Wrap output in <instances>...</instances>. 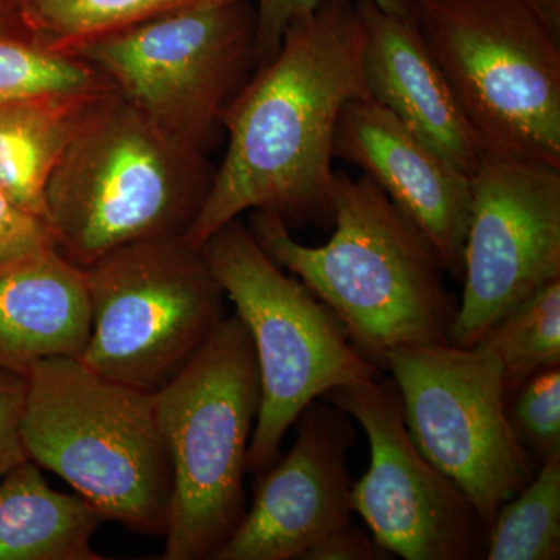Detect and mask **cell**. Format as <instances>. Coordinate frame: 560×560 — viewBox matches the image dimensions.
<instances>
[{"label": "cell", "instance_id": "obj_1", "mask_svg": "<svg viewBox=\"0 0 560 560\" xmlns=\"http://www.w3.org/2000/svg\"><path fill=\"white\" fill-rule=\"evenodd\" d=\"M364 25L353 0H320L224 110L228 149L186 238L201 248L246 210L331 223L334 140L346 103L370 97Z\"/></svg>", "mask_w": 560, "mask_h": 560}, {"label": "cell", "instance_id": "obj_2", "mask_svg": "<svg viewBox=\"0 0 560 560\" xmlns=\"http://www.w3.org/2000/svg\"><path fill=\"white\" fill-rule=\"evenodd\" d=\"M334 234L319 246L291 235L280 217L256 212L249 231L340 320L357 350L385 372L401 346L451 345L458 301L425 238L370 178L335 172Z\"/></svg>", "mask_w": 560, "mask_h": 560}, {"label": "cell", "instance_id": "obj_3", "mask_svg": "<svg viewBox=\"0 0 560 560\" xmlns=\"http://www.w3.org/2000/svg\"><path fill=\"white\" fill-rule=\"evenodd\" d=\"M213 173L206 156L175 145L113 90L47 184L57 248L84 270L131 243L186 237Z\"/></svg>", "mask_w": 560, "mask_h": 560}, {"label": "cell", "instance_id": "obj_4", "mask_svg": "<svg viewBox=\"0 0 560 560\" xmlns=\"http://www.w3.org/2000/svg\"><path fill=\"white\" fill-rule=\"evenodd\" d=\"M25 378L21 434L28 459L62 478L105 521L165 536L173 470L154 394L68 357L39 361Z\"/></svg>", "mask_w": 560, "mask_h": 560}, {"label": "cell", "instance_id": "obj_5", "mask_svg": "<svg viewBox=\"0 0 560 560\" xmlns=\"http://www.w3.org/2000/svg\"><path fill=\"white\" fill-rule=\"evenodd\" d=\"M482 153L560 168V25L528 0H412Z\"/></svg>", "mask_w": 560, "mask_h": 560}, {"label": "cell", "instance_id": "obj_6", "mask_svg": "<svg viewBox=\"0 0 560 560\" xmlns=\"http://www.w3.org/2000/svg\"><path fill=\"white\" fill-rule=\"evenodd\" d=\"M154 400L173 470L162 559H212L246 511L243 478L260 408L256 350L242 319L224 316Z\"/></svg>", "mask_w": 560, "mask_h": 560}, {"label": "cell", "instance_id": "obj_7", "mask_svg": "<svg viewBox=\"0 0 560 560\" xmlns=\"http://www.w3.org/2000/svg\"><path fill=\"white\" fill-rule=\"evenodd\" d=\"M201 250L256 350L260 408L246 471L259 475L278 460L287 431L313 400L340 386L377 381L383 371L361 355L330 308L285 275L241 220L220 228Z\"/></svg>", "mask_w": 560, "mask_h": 560}, {"label": "cell", "instance_id": "obj_8", "mask_svg": "<svg viewBox=\"0 0 560 560\" xmlns=\"http://www.w3.org/2000/svg\"><path fill=\"white\" fill-rule=\"evenodd\" d=\"M256 28L250 0H221L109 33L70 55L175 145L206 156L256 66Z\"/></svg>", "mask_w": 560, "mask_h": 560}, {"label": "cell", "instance_id": "obj_9", "mask_svg": "<svg viewBox=\"0 0 560 560\" xmlns=\"http://www.w3.org/2000/svg\"><path fill=\"white\" fill-rule=\"evenodd\" d=\"M91 337L81 363L108 381L158 393L226 316L201 248L186 237L131 243L84 268Z\"/></svg>", "mask_w": 560, "mask_h": 560}, {"label": "cell", "instance_id": "obj_10", "mask_svg": "<svg viewBox=\"0 0 560 560\" xmlns=\"http://www.w3.org/2000/svg\"><path fill=\"white\" fill-rule=\"evenodd\" d=\"M385 371L412 441L489 528L540 467L512 429L499 360L485 345H412L394 350Z\"/></svg>", "mask_w": 560, "mask_h": 560}, {"label": "cell", "instance_id": "obj_11", "mask_svg": "<svg viewBox=\"0 0 560 560\" xmlns=\"http://www.w3.org/2000/svg\"><path fill=\"white\" fill-rule=\"evenodd\" d=\"M320 399L348 412L370 441V467L353 482L352 508L383 550L405 560L485 559L488 526L412 441L393 378L340 386Z\"/></svg>", "mask_w": 560, "mask_h": 560}, {"label": "cell", "instance_id": "obj_12", "mask_svg": "<svg viewBox=\"0 0 560 560\" xmlns=\"http://www.w3.org/2000/svg\"><path fill=\"white\" fill-rule=\"evenodd\" d=\"M470 189L452 330L459 348L477 346L501 316L560 279V168L482 153Z\"/></svg>", "mask_w": 560, "mask_h": 560}, {"label": "cell", "instance_id": "obj_13", "mask_svg": "<svg viewBox=\"0 0 560 560\" xmlns=\"http://www.w3.org/2000/svg\"><path fill=\"white\" fill-rule=\"evenodd\" d=\"M293 427V447L257 475L253 504L210 560H301L324 537L352 523V418L318 399Z\"/></svg>", "mask_w": 560, "mask_h": 560}, {"label": "cell", "instance_id": "obj_14", "mask_svg": "<svg viewBox=\"0 0 560 560\" xmlns=\"http://www.w3.org/2000/svg\"><path fill=\"white\" fill-rule=\"evenodd\" d=\"M334 154L370 176L425 238L444 271L463 282L469 175L371 97L346 103L335 130Z\"/></svg>", "mask_w": 560, "mask_h": 560}, {"label": "cell", "instance_id": "obj_15", "mask_svg": "<svg viewBox=\"0 0 560 560\" xmlns=\"http://www.w3.org/2000/svg\"><path fill=\"white\" fill-rule=\"evenodd\" d=\"M355 3L366 36L363 72L368 94L453 167L470 176L482 151L415 18L389 13L371 0Z\"/></svg>", "mask_w": 560, "mask_h": 560}, {"label": "cell", "instance_id": "obj_16", "mask_svg": "<svg viewBox=\"0 0 560 560\" xmlns=\"http://www.w3.org/2000/svg\"><path fill=\"white\" fill-rule=\"evenodd\" d=\"M91 337L83 268L49 246L0 261V368L24 375L39 361L80 359Z\"/></svg>", "mask_w": 560, "mask_h": 560}, {"label": "cell", "instance_id": "obj_17", "mask_svg": "<svg viewBox=\"0 0 560 560\" xmlns=\"http://www.w3.org/2000/svg\"><path fill=\"white\" fill-rule=\"evenodd\" d=\"M103 522L79 493L51 489L31 459L0 478V560H103L92 547Z\"/></svg>", "mask_w": 560, "mask_h": 560}, {"label": "cell", "instance_id": "obj_18", "mask_svg": "<svg viewBox=\"0 0 560 560\" xmlns=\"http://www.w3.org/2000/svg\"><path fill=\"white\" fill-rule=\"evenodd\" d=\"M113 90L0 103V190L47 220L51 173L84 120Z\"/></svg>", "mask_w": 560, "mask_h": 560}, {"label": "cell", "instance_id": "obj_19", "mask_svg": "<svg viewBox=\"0 0 560 560\" xmlns=\"http://www.w3.org/2000/svg\"><path fill=\"white\" fill-rule=\"evenodd\" d=\"M215 2L221 0H20V7L40 44L72 54L109 33Z\"/></svg>", "mask_w": 560, "mask_h": 560}, {"label": "cell", "instance_id": "obj_20", "mask_svg": "<svg viewBox=\"0 0 560 560\" xmlns=\"http://www.w3.org/2000/svg\"><path fill=\"white\" fill-rule=\"evenodd\" d=\"M478 345L499 360L506 399L536 372L560 366V279L501 316Z\"/></svg>", "mask_w": 560, "mask_h": 560}, {"label": "cell", "instance_id": "obj_21", "mask_svg": "<svg viewBox=\"0 0 560 560\" xmlns=\"http://www.w3.org/2000/svg\"><path fill=\"white\" fill-rule=\"evenodd\" d=\"M560 558V458L540 464L536 477L501 504L486 536V560Z\"/></svg>", "mask_w": 560, "mask_h": 560}, {"label": "cell", "instance_id": "obj_22", "mask_svg": "<svg viewBox=\"0 0 560 560\" xmlns=\"http://www.w3.org/2000/svg\"><path fill=\"white\" fill-rule=\"evenodd\" d=\"M110 88L86 61L40 44L25 22L0 25V103Z\"/></svg>", "mask_w": 560, "mask_h": 560}, {"label": "cell", "instance_id": "obj_23", "mask_svg": "<svg viewBox=\"0 0 560 560\" xmlns=\"http://www.w3.org/2000/svg\"><path fill=\"white\" fill-rule=\"evenodd\" d=\"M506 400L512 429L537 464L560 458V366L536 372Z\"/></svg>", "mask_w": 560, "mask_h": 560}, {"label": "cell", "instance_id": "obj_24", "mask_svg": "<svg viewBox=\"0 0 560 560\" xmlns=\"http://www.w3.org/2000/svg\"><path fill=\"white\" fill-rule=\"evenodd\" d=\"M320 0H256V68L275 57L291 21L315 9ZM382 10L411 16L412 0H371Z\"/></svg>", "mask_w": 560, "mask_h": 560}, {"label": "cell", "instance_id": "obj_25", "mask_svg": "<svg viewBox=\"0 0 560 560\" xmlns=\"http://www.w3.org/2000/svg\"><path fill=\"white\" fill-rule=\"evenodd\" d=\"M57 246L49 221L22 208L0 190V261Z\"/></svg>", "mask_w": 560, "mask_h": 560}, {"label": "cell", "instance_id": "obj_26", "mask_svg": "<svg viewBox=\"0 0 560 560\" xmlns=\"http://www.w3.org/2000/svg\"><path fill=\"white\" fill-rule=\"evenodd\" d=\"M27 378L0 368V478L28 459L22 442Z\"/></svg>", "mask_w": 560, "mask_h": 560}, {"label": "cell", "instance_id": "obj_27", "mask_svg": "<svg viewBox=\"0 0 560 560\" xmlns=\"http://www.w3.org/2000/svg\"><path fill=\"white\" fill-rule=\"evenodd\" d=\"M393 556L383 550L370 530L357 528L352 523L334 530L301 560H386Z\"/></svg>", "mask_w": 560, "mask_h": 560}, {"label": "cell", "instance_id": "obj_28", "mask_svg": "<svg viewBox=\"0 0 560 560\" xmlns=\"http://www.w3.org/2000/svg\"><path fill=\"white\" fill-rule=\"evenodd\" d=\"M541 14L560 25V0H528Z\"/></svg>", "mask_w": 560, "mask_h": 560}]
</instances>
